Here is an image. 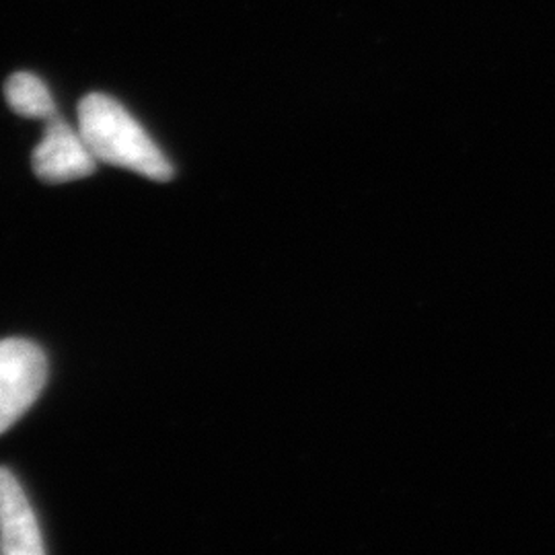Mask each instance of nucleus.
I'll return each instance as SVG.
<instances>
[{"instance_id": "nucleus-1", "label": "nucleus", "mask_w": 555, "mask_h": 555, "mask_svg": "<svg viewBox=\"0 0 555 555\" xmlns=\"http://www.w3.org/2000/svg\"><path fill=\"white\" fill-rule=\"evenodd\" d=\"M79 132L98 160L155 181L173 178V167L155 140L124 105L103 93H91L80 100Z\"/></svg>"}, {"instance_id": "nucleus-2", "label": "nucleus", "mask_w": 555, "mask_h": 555, "mask_svg": "<svg viewBox=\"0 0 555 555\" xmlns=\"http://www.w3.org/2000/svg\"><path fill=\"white\" fill-rule=\"evenodd\" d=\"M48 362L27 339L0 341V435L7 433L40 397Z\"/></svg>"}, {"instance_id": "nucleus-3", "label": "nucleus", "mask_w": 555, "mask_h": 555, "mask_svg": "<svg viewBox=\"0 0 555 555\" xmlns=\"http://www.w3.org/2000/svg\"><path fill=\"white\" fill-rule=\"evenodd\" d=\"M98 167V159L87 142L59 114L48 119L46 134L34 151V171L46 183H66L89 178Z\"/></svg>"}, {"instance_id": "nucleus-4", "label": "nucleus", "mask_w": 555, "mask_h": 555, "mask_svg": "<svg viewBox=\"0 0 555 555\" xmlns=\"http://www.w3.org/2000/svg\"><path fill=\"white\" fill-rule=\"evenodd\" d=\"M0 555H46L38 518L23 488L0 467Z\"/></svg>"}, {"instance_id": "nucleus-5", "label": "nucleus", "mask_w": 555, "mask_h": 555, "mask_svg": "<svg viewBox=\"0 0 555 555\" xmlns=\"http://www.w3.org/2000/svg\"><path fill=\"white\" fill-rule=\"evenodd\" d=\"M4 95L11 109L23 118L50 119L56 116L54 100L48 87L31 73H15L7 80Z\"/></svg>"}]
</instances>
